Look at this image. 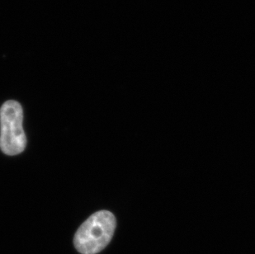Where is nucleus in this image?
Masks as SVG:
<instances>
[{
	"instance_id": "obj_1",
	"label": "nucleus",
	"mask_w": 255,
	"mask_h": 254,
	"mask_svg": "<svg viewBox=\"0 0 255 254\" xmlns=\"http://www.w3.org/2000/svg\"><path fill=\"white\" fill-rule=\"evenodd\" d=\"M116 226L115 216L110 211L93 214L75 233V249L82 254H99L111 242Z\"/></svg>"
},
{
	"instance_id": "obj_2",
	"label": "nucleus",
	"mask_w": 255,
	"mask_h": 254,
	"mask_svg": "<svg viewBox=\"0 0 255 254\" xmlns=\"http://www.w3.org/2000/svg\"><path fill=\"white\" fill-rule=\"evenodd\" d=\"M23 111L18 102L8 100L0 108V149L7 155L24 151L27 138L22 127Z\"/></svg>"
}]
</instances>
